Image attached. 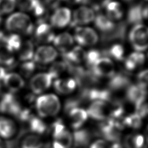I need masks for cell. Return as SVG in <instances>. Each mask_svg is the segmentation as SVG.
I'll list each match as a JSON object with an SVG mask.
<instances>
[{"label": "cell", "instance_id": "6da1fadb", "mask_svg": "<svg viewBox=\"0 0 148 148\" xmlns=\"http://www.w3.org/2000/svg\"><path fill=\"white\" fill-rule=\"evenodd\" d=\"M5 26L8 31L16 34L29 35L34 30L31 18L22 12H16L10 15L6 20Z\"/></svg>", "mask_w": 148, "mask_h": 148}, {"label": "cell", "instance_id": "7a4b0ae2", "mask_svg": "<svg viewBox=\"0 0 148 148\" xmlns=\"http://www.w3.org/2000/svg\"><path fill=\"white\" fill-rule=\"evenodd\" d=\"M37 112L41 117L53 116L58 114L61 104L58 98L53 94H47L39 97L36 101Z\"/></svg>", "mask_w": 148, "mask_h": 148}, {"label": "cell", "instance_id": "3957f363", "mask_svg": "<svg viewBox=\"0 0 148 148\" xmlns=\"http://www.w3.org/2000/svg\"><path fill=\"white\" fill-rule=\"evenodd\" d=\"M147 27L142 23L135 25L131 29L129 39L136 51L142 52L147 49Z\"/></svg>", "mask_w": 148, "mask_h": 148}, {"label": "cell", "instance_id": "277c9868", "mask_svg": "<svg viewBox=\"0 0 148 148\" xmlns=\"http://www.w3.org/2000/svg\"><path fill=\"white\" fill-rule=\"evenodd\" d=\"M88 116L98 120H104L113 116V107L107 102L94 101L86 111Z\"/></svg>", "mask_w": 148, "mask_h": 148}, {"label": "cell", "instance_id": "5b68a950", "mask_svg": "<svg viewBox=\"0 0 148 148\" xmlns=\"http://www.w3.org/2000/svg\"><path fill=\"white\" fill-rule=\"evenodd\" d=\"M53 138V148H69L73 142V136L60 122L54 125Z\"/></svg>", "mask_w": 148, "mask_h": 148}, {"label": "cell", "instance_id": "8992f818", "mask_svg": "<svg viewBox=\"0 0 148 148\" xmlns=\"http://www.w3.org/2000/svg\"><path fill=\"white\" fill-rule=\"evenodd\" d=\"M92 73L96 77L110 78L115 74L113 62L107 57H100L91 66Z\"/></svg>", "mask_w": 148, "mask_h": 148}, {"label": "cell", "instance_id": "52a82bcc", "mask_svg": "<svg viewBox=\"0 0 148 148\" xmlns=\"http://www.w3.org/2000/svg\"><path fill=\"white\" fill-rule=\"evenodd\" d=\"M73 39L81 46H91L98 42V36L91 28L78 27L75 29Z\"/></svg>", "mask_w": 148, "mask_h": 148}, {"label": "cell", "instance_id": "ba28073f", "mask_svg": "<svg viewBox=\"0 0 148 148\" xmlns=\"http://www.w3.org/2000/svg\"><path fill=\"white\" fill-rule=\"evenodd\" d=\"M53 79V76L49 72L38 73L30 80L31 90L35 94L42 93L50 87Z\"/></svg>", "mask_w": 148, "mask_h": 148}, {"label": "cell", "instance_id": "9c48e42d", "mask_svg": "<svg viewBox=\"0 0 148 148\" xmlns=\"http://www.w3.org/2000/svg\"><path fill=\"white\" fill-rule=\"evenodd\" d=\"M58 56L55 48L50 46L39 47L34 53V61L42 65L50 64L54 61Z\"/></svg>", "mask_w": 148, "mask_h": 148}, {"label": "cell", "instance_id": "30bf717a", "mask_svg": "<svg viewBox=\"0 0 148 148\" xmlns=\"http://www.w3.org/2000/svg\"><path fill=\"white\" fill-rule=\"evenodd\" d=\"M94 10L88 6H80L76 9L72 16V25H82L89 24L94 20Z\"/></svg>", "mask_w": 148, "mask_h": 148}, {"label": "cell", "instance_id": "8fae6325", "mask_svg": "<svg viewBox=\"0 0 148 148\" xmlns=\"http://www.w3.org/2000/svg\"><path fill=\"white\" fill-rule=\"evenodd\" d=\"M0 111L12 115L18 116L21 111L19 102L12 93L5 94L0 102Z\"/></svg>", "mask_w": 148, "mask_h": 148}, {"label": "cell", "instance_id": "7c38bea8", "mask_svg": "<svg viewBox=\"0 0 148 148\" xmlns=\"http://www.w3.org/2000/svg\"><path fill=\"white\" fill-rule=\"evenodd\" d=\"M71 18V12L68 8L65 7L58 8L51 16V24L56 28H64L69 24Z\"/></svg>", "mask_w": 148, "mask_h": 148}, {"label": "cell", "instance_id": "4fadbf2b", "mask_svg": "<svg viewBox=\"0 0 148 148\" xmlns=\"http://www.w3.org/2000/svg\"><path fill=\"white\" fill-rule=\"evenodd\" d=\"M55 34L52 27L46 23H40L35 30V36L36 40L40 43H47L53 42Z\"/></svg>", "mask_w": 148, "mask_h": 148}, {"label": "cell", "instance_id": "5bb4252c", "mask_svg": "<svg viewBox=\"0 0 148 148\" xmlns=\"http://www.w3.org/2000/svg\"><path fill=\"white\" fill-rule=\"evenodd\" d=\"M147 17V6L146 4H138L132 6L128 10L127 18L130 23L140 24L143 19Z\"/></svg>", "mask_w": 148, "mask_h": 148}, {"label": "cell", "instance_id": "9a60e30c", "mask_svg": "<svg viewBox=\"0 0 148 148\" xmlns=\"http://www.w3.org/2000/svg\"><path fill=\"white\" fill-rule=\"evenodd\" d=\"M2 81L5 87L11 92L20 91L25 84L23 77L19 74L14 72L6 73Z\"/></svg>", "mask_w": 148, "mask_h": 148}, {"label": "cell", "instance_id": "2e32d148", "mask_svg": "<svg viewBox=\"0 0 148 148\" xmlns=\"http://www.w3.org/2000/svg\"><path fill=\"white\" fill-rule=\"evenodd\" d=\"M68 65H76L85 60L86 52L81 46H75L62 54Z\"/></svg>", "mask_w": 148, "mask_h": 148}, {"label": "cell", "instance_id": "e0dca14e", "mask_svg": "<svg viewBox=\"0 0 148 148\" xmlns=\"http://www.w3.org/2000/svg\"><path fill=\"white\" fill-rule=\"evenodd\" d=\"M77 85L75 78L66 77L56 79L54 82L55 90L62 94H68L72 92Z\"/></svg>", "mask_w": 148, "mask_h": 148}, {"label": "cell", "instance_id": "ac0fdd59", "mask_svg": "<svg viewBox=\"0 0 148 148\" xmlns=\"http://www.w3.org/2000/svg\"><path fill=\"white\" fill-rule=\"evenodd\" d=\"M103 8L106 10V16L112 21L120 19L123 15L121 5L114 0H106Z\"/></svg>", "mask_w": 148, "mask_h": 148}, {"label": "cell", "instance_id": "d6986e66", "mask_svg": "<svg viewBox=\"0 0 148 148\" xmlns=\"http://www.w3.org/2000/svg\"><path fill=\"white\" fill-rule=\"evenodd\" d=\"M146 93V89L138 84L131 85L127 88L126 96L128 101L135 104L136 107L145 101Z\"/></svg>", "mask_w": 148, "mask_h": 148}, {"label": "cell", "instance_id": "ffe728a7", "mask_svg": "<svg viewBox=\"0 0 148 148\" xmlns=\"http://www.w3.org/2000/svg\"><path fill=\"white\" fill-rule=\"evenodd\" d=\"M69 119L72 127L79 129L87 120L88 115L86 110L79 107H73L69 110Z\"/></svg>", "mask_w": 148, "mask_h": 148}, {"label": "cell", "instance_id": "44dd1931", "mask_svg": "<svg viewBox=\"0 0 148 148\" xmlns=\"http://www.w3.org/2000/svg\"><path fill=\"white\" fill-rule=\"evenodd\" d=\"M53 42L56 47L63 54L71 49L73 44L74 39L70 34L62 32L55 36Z\"/></svg>", "mask_w": 148, "mask_h": 148}, {"label": "cell", "instance_id": "7402d4cb", "mask_svg": "<svg viewBox=\"0 0 148 148\" xmlns=\"http://www.w3.org/2000/svg\"><path fill=\"white\" fill-rule=\"evenodd\" d=\"M16 131V125L14 122L10 119L3 116H0V138L9 139L12 138Z\"/></svg>", "mask_w": 148, "mask_h": 148}, {"label": "cell", "instance_id": "603a6c76", "mask_svg": "<svg viewBox=\"0 0 148 148\" xmlns=\"http://www.w3.org/2000/svg\"><path fill=\"white\" fill-rule=\"evenodd\" d=\"M94 21L95 27L102 32L108 34L115 28L116 25L114 21L102 14L95 16Z\"/></svg>", "mask_w": 148, "mask_h": 148}, {"label": "cell", "instance_id": "cb8c5ba5", "mask_svg": "<svg viewBox=\"0 0 148 148\" xmlns=\"http://www.w3.org/2000/svg\"><path fill=\"white\" fill-rule=\"evenodd\" d=\"M145 55L142 52L131 53L124 60V66L128 71L135 70L136 67L142 65L145 62Z\"/></svg>", "mask_w": 148, "mask_h": 148}, {"label": "cell", "instance_id": "d4e9b609", "mask_svg": "<svg viewBox=\"0 0 148 148\" xmlns=\"http://www.w3.org/2000/svg\"><path fill=\"white\" fill-rule=\"evenodd\" d=\"M130 84L129 77L124 73H115L110 77L109 82V87L114 90L124 88Z\"/></svg>", "mask_w": 148, "mask_h": 148}, {"label": "cell", "instance_id": "484cf974", "mask_svg": "<svg viewBox=\"0 0 148 148\" xmlns=\"http://www.w3.org/2000/svg\"><path fill=\"white\" fill-rule=\"evenodd\" d=\"M18 58L21 61H27L32 60L34 56V48L32 42L26 40L22 42L20 48L18 50Z\"/></svg>", "mask_w": 148, "mask_h": 148}, {"label": "cell", "instance_id": "4316f807", "mask_svg": "<svg viewBox=\"0 0 148 148\" xmlns=\"http://www.w3.org/2000/svg\"><path fill=\"white\" fill-rule=\"evenodd\" d=\"M15 61L13 52L3 44L0 45V65L9 66Z\"/></svg>", "mask_w": 148, "mask_h": 148}, {"label": "cell", "instance_id": "83f0119b", "mask_svg": "<svg viewBox=\"0 0 148 148\" xmlns=\"http://www.w3.org/2000/svg\"><path fill=\"white\" fill-rule=\"evenodd\" d=\"M144 143V137L139 134H129L125 136L124 145L125 148H141Z\"/></svg>", "mask_w": 148, "mask_h": 148}, {"label": "cell", "instance_id": "f1b7e54d", "mask_svg": "<svg viewBox=\"0 0 148 148\" xmlns=\"http://www.w3.org/2000/svg\"><path fill=\"white\" fill-rule=\"evenodd\" d=\"M4 42L5 46H6L11 51H18L22 44L21 39L20 36L16 34H12L9 36H2V39Z\"/></svg>", "mask_w": 148, "mask_h": 148}, {"label": "cell", "instance_id": "f546056e", "mask_svg": "<svg viewBox=\"0 0 148 148\" xmlns=\"http://www.w3.org/2000/svg\"><path fill=\"white\" fill-rule=\"evenodd\" d=\"M42 145V139L39 136L31 134L23 139L21 147V148H41Z\"/></svg>", "mask_w": 148, "mask_h": 148}, {"label": "cell", "instance_id": "4dcf8cb0", "mask_svg": "<svg viewBox=\"0 0 148 148\" xmlns=\"http://www.w3.org/2000/svg\"><path fill=\"white\" fill-rule=\"evenodd\" d=\"M66 69H68V65L65 61H57L52 64L49 73L53 76V79H56Z\"/></svg>", "mask_w": 148, "mask_h": 148}, {"label": "cell", "instance_id": "1f68e13d", "mask_svg": "<svg viewBox=\"0 0 148 148\" xmlns=\"http://www.w3.org/2000/svg\"><path fill=\"white\" fill-rule=\"evenodd\" d=\"M108 53L116 60L122 61L124 59V49L120 44L116 43L111 46Z\"/></svg>", "mask_w": 148, "mask_h": 148}, {"label": "cell", "instance_id": "d6a6232c", "mask_svg": "<svg viewBox=\"0 0 148 148\" xmlns=\"http://www.w3.org/2000/svg\"><path fill=\"white\" fill-rule=\"evenodd\" d=\"M30 130L36 133H42L46 130L45 124L38 118L30 116L28 120Z\"/></svg>", "mask_w": 148, "mask_h": 148}, {"label": "cell", "instance_id": "836d02e7", "mask_svg": "<svg viewBox=\"0 0 148 148\" xmlns=\"http://www.w3.org/2000/svg\"><path fill=\"white\" fill-rule=\"evenodd\" d=\"M16 0H0V15L11 13L16 7Z\"/></svg>", "mask_w": 148, "mask_h": 148}, {"label": "cell", "instance_id": "e575fe53", "mask_svg": "<svg viewBox=\"0 0 148 148\" xmlns=\"http://www.w3.org/2000/svg\"><path fill=\"white\" fill-rule=\"evenodd\" d=\"M36 67L34 60L24 61L20 66V72L25 77H29L35 71Z\"/></svg>", "mask_w": 148, "mask_h": 148}, {"label": "cell", "instance_id": "d590c367", "mask_svg": "<svg viewBox=\"0 0 148 148\" xmlns=\"http://www.w3.org/2000/svg\"><path fill=\"white\" fill-rule=\"evenodd\" d=\"M124 124L133 128H138L141 126V117L137 114H132L124 119Z\"/></svg>", "mask_w": 148, "mask_h": 148}, {"label": "cell", "instance_id": "8d00e7d4", "mask_svg": "<svg viewBox=\"0 0 148 148\" xmlns=\"http://www.w3.org/2000/svg\"><path fill=\"white\" fill-rule=\"evenodd\" d=\"M101 53L97 50H91L86 53L85 61L88 66L91 68V66L94 65V64L100 58Z\"/></svg>", "mask_w": 148, "mask_h": 148}, {"label": "cell", "instance_id": "74e56055", "mask_svg": "<svg viewBox=\"0 0 148 148\" xmlns=\"http://www.w3.org/2000/svg\"><path fill=\"white\" fill-rule=\"evenodd\" d=\"M38 0H18L17 3L20 10L32 11Z\"/></svg>", "mask_w": 148, "mask_h": 148}, {"label": "cell", "instance_id": "f35d334b", "mask_svg": "<svg viewBox=\"0 0 148 148\" xmlns=\"http://www.w3.org/2000/svg\"><path fill=\"white\" fill-rule=\"evenodd\" d=\"M89 135L86 131H76L73 137V139L75 140L78 145H83L86 144L88 140Z\"/></svg>", "mask_w": 148, "mask_h": 148}, {"label": "cell", "instance_id": "ab89813d", "mask_svg": "<svg viewBox=\"0 0 148 148\" xmlns=\"http://www.w3.org/2000/svg\"><path fill=\"white\" fill-rule=\"evenodd\" d=\"M32 12H33L35 16L40 18V21L41 18H43L44 15L46 13L45 5L39 0L37 1Z\"/></svg>", "mask_w": 148, "mask_h": 148}, {"label": "cell", "instance_id": "60d3db41", "mask_svg": "<svg viewBox=\"0 0 148 148\" xmlns=\"http://www.w3.org/2000/svg\"><path fill=\"white\" fill-rule=\"evenodd\" d=\"M138 84L141 87L146 89L147 84V70L145 69L140 72L138 75Z\"/></svg>", "mask_w": 148, "mask_h": 148}, {"label": "cell", "instance_id": "b9f144b4", "mask_svg": "<svg viewBox=\"0 0 148 148\" xmlns=\"http://www.w3.org/2000/svg\"><path fill=\"white\" fill-rule=\"evenodd\" d=\"M106 0H82V1L87 5H88L90 8L94 10L99 9L103 8V4Z\"/></svg>", "mask_w": 148, "mask_h": 148}, {"label": "cell", "instance_id": "7bdbcfd3", "mask_svg": "<svg viewBox=\"0 0 148 148\" xmlns=\"http://www.w3.org/2000/svg\"><path fill=\"white\" fill-rule=\"evenodd\" d=\"M90 148H113L111 145L104 140L99 139L93 142Z\"/></svg>", "mask_w": 148, "mask_h": 148}, {"label": "cell", "instance_id": "ee69618b", "mask_svg": "<svg viewBox=\"0 0 148 148\" xmlns=\"http://www.w3.org/2000/svg\"><path fill=\"white\" fill-rule=\"evenodd\" d=\"M61 0H44L45 5L51 9L58 8Z\"/></svg>", "mask_w": 148, "mask_h": 148}, {"label": "cell", "instance_id": "f6af8a7d", "mask_svg": "<svg viewBox=\"0 0 148 148\" xmlns=\"http://www.w3.org/2000/svg\"><path fill=\"white\" fill-rule=\"evenodd\" d=\"M62 1L70 5H75L82 2V0H62Z\"/></svg>", "mask_w": 148, "mask_h": 148}, {"label": "cell", "instance_id": "bcb514c9", "mask_svg": "<svg viewBox=\"0 0 148 148\" xmlns=\"http://www.w3.org/2000/svg\"><path fill=\"white\" fill-rule=\"evenodd\" d=\"M0 148H4L3 142V141H2V140L1 139V138H0Z\"/></svg>", "mask_w": 148, "mask_h": 148}, {"label": "cell", "instance_id": "7dc6e473", "mask_svg": "<svg viewBox=\"0 0 148 148\" xmlns=\"http://www.w3.org/2000/svg\"><path fill=\"white\" fill-rule=\"evenodd\" d=\"M124 1H127V2H131V1H134V0H124Z\"/></svg>", "mask_w": 148, "mask_h": 148}, {"label": "cell", "instance_id": "c3c4849f", "mask_svg": "<svg viewBox=\"0 0 148 148\" xmlns=\"http://www.w3.org/2000/svg\"><path fill=\"white\" fill-rule=\"evenodd\" d=\"M1 17H0V23H1Z\"/></svg>", "mask_w": 148, "mask_h": 148}, {"label": "cell", "instance_id": "681fc988", "mask_svg": "<svg viewBox=\"0 0 148 148\" xmlns=\"http://www.w3.org/2000/svg\"><path fill=\"white\" fill-rule=\"evenodd\" d=\"M145 1H146V0H145Z\"/></svg>", "mask_w": 148, "mask_h": 148}]
</instances>
